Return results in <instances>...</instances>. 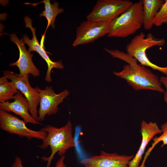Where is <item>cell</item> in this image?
<instances>
[{
    "label": "cell",
    "mask_w": 167,
    "mask_h": 167,
    "mask_svg": "<svg viewBox=\"0 0 167 167\" xmlns=\"http://www.w3.org/2000/svg\"><path fill=\"white\" fill-rule=\"evenodd\" d=\"M112 57L122 60L128 64L121 71L113 72L115 75L124 79L128 84L136 91L151 90L164 93L158 76L146 66L139 64L134 58L126 53L117 49L104 48Z\"/></svg>",
    "instance_id": "cell-1"
},
{
    "label": "cell",
    "mask_w": 167,
    "mask_h": 167,
    "mask_svg": "<svg viewBox=\"0 0 167 167\" xmlns=\"http://www.w3.org/2000/svg\"><path fill=\"white\" fill-rule=\"evenodd\" d=\"M41 130L45 132L47 135L42 140L40 148L45 149L49 146L51 150L48 157L41 158L44 161L47 162L45 167H50L56 153L61 156H63L68 149L76 146L72 134V125L70 120L64 126L60 128L48 125Z\"/></svg>",
    "instance_id": "cell-2"
},
{
    "label": "cell",
    "mask_w": 167,
    "mask_h": 167,
    "mask_svg": "<svg viewBox=\"0 0 167 167\" xmlns=\"http://www.w3.org/2000/svg\"><path fill=\"white\" fill-rule=\"evenodd\" d=\"M143 24L142 0L133 3L110 24L108 37L125 38L134 34Z\"/></svg>",
    "instance_id": "cell-3"
},
{
    "label": "cell",
    "mask_w": 167,
    "mask_h": 167,
    "mask_svg": "<svg viewBox=\"0 0 167 167\" xmlns=\"http://www.w3.org/2000/svg\"><path fill=\"white\" fill-rule=\"evenodd\" d=\"M165 43L164 39L156 38L151 33L146 36L143 32H141L132 38L127 45L126 53L142 65L149 67L167 75V66H160L151 62L146 53L148 49L154 46H163Z\"/></svg>",
    "instance_id": "cell-4"
},
{
    "label": "cell",
    "mask_w": 167,
    "mask_h": 167,
    "mask_svg": "<svg viewBox=\"0 0 167 167\" xmlns=\"http://www.w3.org/2000/svg\"><path fill=\"white\" fill-rule=\"evenodd\" d=\"M133 4L128 0H98L87 19L111 22L126 11Z\"/></svg>",
    "instance_id": "cell-5"
},
{
    "label": "cell",
    "mask_w": 167,
    "mask_h": 167,
    "mask_svg": "<svg viewBox=\"0 0 167 167\" xmlns=\"http://www.w3.org/2000/svg\"><path fill=\"white\" fill-rule=\"evenodd\" d=\"M26 123L24 121L10 112L0 109V127L3 131L29 139L34 138L42 140L45 137V132L41 130H32L28 128Z\"/></svg>",
    "instance_id": "cell-6"
},
{
    "label": "cell",
    "mask_w": 167,
    "mask_h": 167,
    "mask_svg": "<svg viewBox=\"0 0 167 167\" xmlns=\"http://www.w3.org/2000/svg\"><path fill=\"white\" fill-rule=\"evenodd\" d=\"M111 22L87 19L82 22L76 28L74 47L93 42L109 33Z\"/></svg>",
    "instance_id": "cell-7"
},
{
    "label": "cell",
    "mask_w": 167,
    "mask_h": 167,
    "mask_svg": "<svg viewBox=\"0 0 167 167\" xmlns=\"http://www.w3.org/2000/svg\"><path fill=\"white\" fill-rule=\"evenodd\" d=\"M2 77L12 82L16 88L24 94L28 101L30 114L37 121V107L39 104L40 97L36 88H33L31 86L29 80V75H20L12 71H4Z\"/></svg>",
    "instance_id": "cell-8"
},
{
    "label": "cell",
    "mask_w": 167,
    "mask_h": 167,
    "mask_svg": "<svg viewBox=\"0 0 167 167\" xmlns=\"http://www.w3.org/2000/svg\"><path fill=\"white\" fill-rule=\"evenodd\" d=\"M35 88L40 97L37 120L39 122L44 121L46 115L50 116L56 114L58 110V105L69 94V92L67 89L56 94L51 86H46L43 89L38 87Z\"/></svg>",
    "instance_id": "cell-9"
},
{
    "label": "cell",
    "mask_w": 167,
    "mask_h": 167,
    "mask_svg": "<svg viewBox=\"0 0 167 167\" xmlns=\"http://www.w3.org/2000/svg\"><path fill=\"white\" fill-rule=\"evenodd\" d=\"M24 20L25 22V27L29 28L31 31L32 38L30 39L27 34L23 36V39L24 43L28 45L29 48L28 51L30 52L35 51L39 54L40 56L46 62L48 66L47 70L45 76V80L47 82L52 81L51 72L53 68H56L62 69L64 66L62 61L53 62L52 61L47 54L44 48L43 42L45 35L42 36L41 44H40L36 38V28H33L32 25V19L27 16H25Z\"/></svg>",
    "instance_id": "cell-10"
},
{
    "label": "cell",
    "mask_w": 167,
    "mask_h": 167,
    "mask_svg": "<svg viewBox=\"0 0 167 167\" xmlns=\"http://www.w3.org/2000/svg\"><path fill=\"white\" fill-rule=\"evenodd\" d=\"M134 156L101 151L99 155L84 159L80 163L85 167H129V163Z\"/></svg>",
    "instance_id": "cell-11"
},
{
    "label": "cell",
    "mask_w": 167,
    "mask_h": 167,
    "mask_svg": "<svg viewBox=\"0 0 167 167\" xmlns=\"http://www.w3.org/2000/svg\"><path fill=\"white\" fill-rule=\"evenodd\" d=\"M11 41L17 46L19 50V56L18 60L10 64L9 66H16L19 71V75H24L30 74L34 77L40 75L39 70L36 67L32 61L33 54L27 51L25 47L23 39H19L15 33L9 35Z\"/></svg>",
    "instance_id": "cell-12"
},
{
    "label": "cell",
    "mask_w": 167,
    "mask_h": 167,
    "mask_svg": "<svg viewBox=\"0 0 167 167\" xmlns=\"http://www.w3.org/2000/svg\"><path fill=\"white\" fill-rule=\"evenodd\" d=\"M14 100L12 102L7 101L0 103V109L14 113L19 116L26 123L34 125L41 124L35 119L30 114L28 101L20 91L15 94Z\"/></svg>",
    "instance_id": "cell-13"
},
{
    "label": "cell",
    "mask_w": 167,
    "mask_h": 167,
    "mask_svg": "<svg viewBox=\"0 0 167 167\" xmlns=\"http://www.w3.org/2000/svg\"><path fill=\"white\" fill-rule=\"evenodd\" d=\"M142 136L141 144L137 153L130 161L129 167H139L145 148L150 141L158 134H161L162 131L156 122L148 123L143 120L141 123L140 131Z\"/></svg>",
    "instance_id": "cell-14"
},
{
    "label": "cell",
    "mask_w": 167,
    "mask_h": 167,
    "mask_svg": "<svg viewBox=\"0 0 167 167\" xmlns=\"http://www.w3.org/2000/svg\"><path fill=\"white\" fill-rule=\"evenodd\" d=\"M163 0H142L144 28L149 30L153 25V20L165 2Z\"/></svg>",
    "instance_id": "cell-15"
},
{
    "label": "cell",
    "mask_w": 167,
    "mask_h": 167,
    "mask_svg": "<svg viewBox=\"0 0 167 167\" xmlns=\"http://www.w3.org/2000/svg\"><path fill=\"white\" fill-rule=\"evenodd\" d=\"M41 3H43L45 5V10L40 13L39 17H45L47 19L48 24L46 30L44 34L45 35L46 30L51 26L52 28L54 29V22L57 16L60 13L64 11V9L62 8H59V3L57 1H55L53 4H51L50 0H44L42 1L36 3L26 2L24 4L31 5L35 7L36 6Z\"/></svg>",
    "instance_id": "cell-16"
},
{
    "label": "cell",
    "mask_w": 167,
    "mask_h": 167,
    "mask_svg": "<svg viewBox=\"0 0 167 167\" xmlns=\"http://www.w3.org/2000/svg\"><path fill=\"white\" fill-rule=\"evenodd\" d=\"M19 91L13 83L8 81L2 76L0 78V103L14 100L15 96Z\"/></svg>",
    "instance_id": "cell-17"
},
{
    "label": "cell",
    "mask_w": 167,
    "mask_h": 167,
    "mask_svg": "<svg viewBox=\"0 0 167 167\" xmlns=\"http://www.w3.org/2000/svg\"><path fill=\"white\" fill-rule=\"evenodd\" d=\"M163 24H167V0H165L153 20V25L156 26Z\"/></svg>",
    "instance_id": "cell-18"
},
{
    "label": "cell",
    "mask_w": 167,
    "mask_h": 167,
    "mask_svg": "<svg viewBox=\"0 0 167 167\" xmlns=\"http://www.w3.org/2000/svg\"><path fill=\"white\" fill-rule=\"evenodd\" d=\"M160 129L162 131V134L160 136L155 137L152 139L153 142L151 147L152 148L161 141L162 142L161 147L167 145V121L162 124Z\"/></svg>",
    "instance_id": "cell-19"
},
{
    "label": "cell",
    "mask_w": 167,
    "mask_h": 167,
    "mask_svg": "<svg viewBox=\"0 0 167 167\" xmlns=\"http://www.w3.org/2000/svg\"><path fill=\"white\" fill-rule=\"evenodd\" d=\"M160 81L166 88L164 95V99L165 102L167 104V75L162 76L160 78Z\"/></svg>",
    "instance_id": "cell-20"
},
{
    "label": "cell",
    "mask_w": 167,
    "mask_h": 167,
    "mask_svg": "<svg viewBox=\"0 0 167 167\" xmlns=\"http://www.w3.org/2000/svg\"><path fill=\"white\" fill-rule=\"evenodd\" d=\"M11 167H24L21 158L19 156L15 157Z\"/></svg>",
    "instance_id": "cell-21"
},
{
    "label": "cell",
    "mask_w": 167,
    "mask_h": 167,
    "mask_svg": "<svg viewBox=\"0 0 167 167\" xmlns=\"http://www.w3.org/2000/svg\"><path fill=\"white\" fill-rule=\"evenodd\" d=\"M65 155L61 156L56 162L55 167H66L65 163Z\"/></svg>",
    "instance_id": "cell-22"
}]
</instances>
